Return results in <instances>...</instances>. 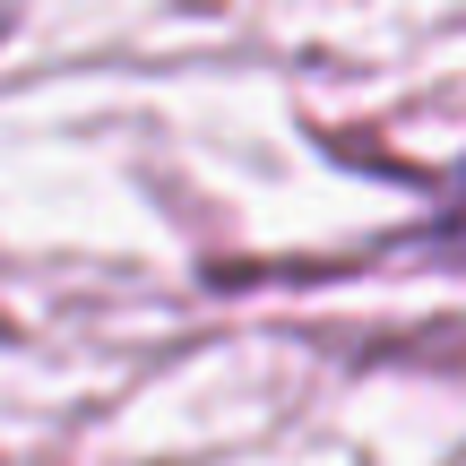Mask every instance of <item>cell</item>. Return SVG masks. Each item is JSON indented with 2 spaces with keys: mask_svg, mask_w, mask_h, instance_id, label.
Wrapping results in <instances>:
<instances>
[{
  "mask_svg": "<svg viewBox=\"0 0 466 466\" xmlns=\"http://www.w3.org/2000/svg\"><path fill=\"white\" fill-rule=\"evenodd\" d=\"M432 242L450 250V259H466V165H458L450 199H441V217H432Z\"/></svg>",
  "mask_w": 466,
  "mask_h": 466,
  "instance_id": "obj_1",
  "label": "cell"
}]
</instances>
